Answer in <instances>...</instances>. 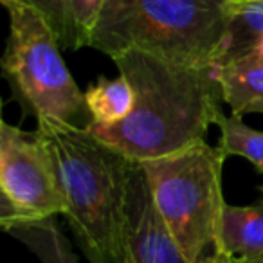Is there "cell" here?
Wrapping results in <instances>:
<instances>
[{"mask_svg": "<svg viewBox=\"0 0 263 263\" xmlns=\"http://www.w3.org/2000/svg\"><path fill=\"white\" fill-rule=\"evenodd\" d=\"M215 74L222 90L223 103L231 114H263V58L247 52L229 62L215 65Z\"/></svg>", "mask_w": 263, "mask_h": 263, "instance_id": "9", "label": "cell"}, {"mask_svg": "<svg viewBox=\"0 0 263 263\" xmlns=\"http://www.w3.org/2000/svg\"><path fill=\"white\" fill-rule=\"evenodd\" d=\"M51 150L67 202L65 220L88 263H119L124 200L132 159L92 132L36 119L34 130Z\"/></svg>", "mask_w": 263, "mask_h": 263, "instance_id": "2", "label": "cell"}, {"mask_svg": "<svg viewBox=\"0 0 263 263\" xmlns=\"http://www.w3.org/2000/svg\"><path fill=\"white\" fill-rule=\"evenodd\" d=\"M119 263H190L162 218L141 162L132 161Z\"/></svg>", "mask_w": 263, "mask_h": 263, "instance_id": "7", "label": "cell"}, {"mask_svg": "<svg viewBox=\"0 0 263 263\" xmlns=\"http://www.w3.org/2000/svg\"><path fill=\"white\" fill-rule=\"evenodd\" d=\"M226 155L205 141L141 164L152 195L190 263L215 251L223 200L222 170Z\"/></svg>", "mask_w": 263, "mask_h": 263, "instance_id": "5", "label": "cell"}, {"mask_svg": "<svg viewBox=\"0 0 263 263\" xmlns=\"http://www.w3.org/2000/svg\"><path fill=\"white\" fill-rule=\"evenodd\" d=\"M67 202L51 150L36 132L0 124V226L8 233L22 223L65 215Z\"/></svg>", "mask_w": 263, "mask_h": 263, "instance_id": "6", "label": "cell"}, {"mask_svg": "<svg viewBox=\"0 0 263 263\" xmlns=\"http://www.w3.org/2000/svg\"><path fill=\"white\" fill-rule=\"evenodd\" d=\"M136 92L130 81L119 74L117 78L99 76L85 90V103L92 117V124L110 126L123 121L134 108Z\"/></svg>", "mask_w": 263, "mask_h": 263, "instance_id": "12", "label": "cell"}, {"mask_svg": "<svg viewBox=\"0 0 263 263\" xmlns=\"http://www.w3.org/2000/svg\"><path fill=\"white\" fill-rule=\"evenodd\" d=\"M136 92L132 112L110 126L90 124L96 137L136 162L166 157L205 141L226 114L213 67H187L143 51L112 56Z\"/></svg>", "mask_w": 263, "mask_h": 263, "instance_id": "1", "label": "cell"}, {"mask_svg": "<svg viewBox=\"0 0 263 263\" xmlns=\"http://www.w3.org/2000/svg\"><path fill=\"white\" fill-rule=\"evenodd\" d=\"M36 9L63 51L88 47L105 0H22Z\"/></svg>", "mask_w": 263, "mask_h": 263, "instance_id": "8", "label": "cell"}, {"mask_svg": "<svg viewBox=\"0 0 263 263\" xmlns=\"http://www.w3.org/2000/svg\"><path fill=\"white\" fill-rule=\"evenodd\" d=\"M261 38L263 0H229L226 38L216 65L252 51Z\"/></svg>", "mask_w": 263, "mask_h": 263, "instance_id": "11", "label": "cell"}, {"mask_svg": "<svg viewBox=\"0 0 263 263\" xmlns=\"http://www.w3.org/2000/svg\"><path fill=\"white\" fill-rule=\"evenodd\" d=\"M8 233L22 241L31 252H34L40 263H81L69 238L58 227L56 218L22 223Z\"/></svg>", "mask_w": 263, "mask_h": 263, "instance_id": "13", "label": "cell"}, {"mask_svg": "<svg viewBox=\"0 0 263 263\" xmlns=\"http://www.w3.org/2000/svg\"><path fill=\"white\" fill-rule=\"evenodd\" d=\"M197 263H263V261H252V259L236 258V256H227L223 252L213 251L209 254H205L204 258L198 259Z\"/></svg>", "mask_w": 263, "mask_h": 263, "instance_id": "15", "label": "cell"}, {"mask_svg": "<svg viewBox=\"0 0 263 263\" xmlns=\"http://www.w3.org/2000/svg\"><path fill=\"white\" fill-rule=\"evenodd\" d=\"M9 15L2 72L13 94L36 119L49 117L87 130L92 124L85 92L62 58V47L42 15L22 0H0Z\"/></svg>", "mask_w": 263, "mask_h": 263, "instance_id": "4", "label": "cell"}, {"mask_svg": "<svg viewBox=\"0 0 263 263\" xmlns=\"http://www.w3.org/2000/svg\"><path fill=\"white\" fill-rule=\"evenodd\" d=\"M220 150L226 157H245L258 172L263 173V132L254 130L240 116H223L218 123ZM263 190V187H261Z\"/></svg>", "mask_w": 263, "mask_h": 263, "instance_id": "14", "label": "cell"}, {"mask_svg": "<svg viewBox=\"0 0 263 263\" xmlns=\"http://www.w3.org/2000/svg\"><path fill=\"white\" fill-rule=\"evenodd\" d=\"M215 251L263 261V198L249 205H223Z\"/></svg>", "mask_w": 263, "mask_h": 263, "instance_id": "10", "label": "cell"}, {"mask_svg": "<svg viewBox=\"0 0 263 263\" xmlns=\"http://www.w3.org/2000/svg\"><path fill=\"white\" fill-rule=\"evenodd\" d=\"M229 0H105L88 47L143 51L187 67L216 65Z\"/></svg>", "mask_w": 263, "mask_h": 263, "instance_id": "3", "label": "cell"}]
</instances>
